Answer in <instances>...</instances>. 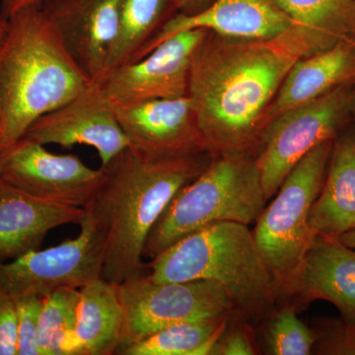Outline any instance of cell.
Masks as SVG:
<instances>
[{
    "label": "cell",
    "mask_w": 355,
    "mask_h": 355,
    "mask_svg": "<svg viewBox=\"0 0 355 355\" xmlns=\"http://www.w3.org/2000/svg\"><path fill=\"white\" fill-rule=\"evenodd\" d=\"M323 51L314 35L294 22L268 39L207 32L193 53L188 90L205 149L212 156L253 153L289 70Z\"/></svg>",
    "instance_id": "obj_1"
},
{
    "label": "cell",
    "mask_w": 355,
    "mask_h": 355,
    "mask_svg": "<svg viewBox=\"0 0 355 355\" xmlns=\"http://www.w3.org/2000/svg\"><path fill=\"white\" fill-rule=\"evenodd\" d=\"M209 155L155 156L128 146L101 165V182L80 224L100 248L103 279L121 284L147 275L144 251L151 229L178 191L205 169Z\"/></svg>",
    "instance_id": "obj_2"
},
{
    "label": "cell",
    "mask_w": 355,
    "mask_h": 355,
    "mask_svg": "<svg viewBox=\"0 0 355 355\" xmlns=\"http://www.w3.org/2000/svg\"><path fill=\"white\" fill-rule=\"evenodd\" d=\"M91 83L42 4L7 17L0 39V154L19 141L37 119L71 101Z\"/></svg>",
    "instance_id": "obj_3"
},
{
    "label": "cell",
    "mask_w": 355,
    "mask_h": 355,
    "mask_svg": "<svg viewBox=\"0 0 355 355\" xmlns=\"http://www.w3.org/2000/svg\"><path fill=\"white\" fill-rule=\"evenodd\" d=\"M158 284L205 279L226 292L235 314L245 320L266 315L282 291L247 224L222 221L187 235L146 263Z\"/></svg>",
    "instance_id": "obj_4"
},
{
    "label": "cell",
    "mask_w": 355,
    "mask_h": 355,
    "mask_svg": "<svg viewBox=\"0 0 355 355\" xmlns=\"http://www.w3.org/2000/svg\"><path fill=\"white\" fill-rule=\"evenodd\" d=\"M266 202L253 153L216 154L168 203L149 233L144 259L155 258L187 235L216 222L249 225Z\"/></svg>",
    "instance_id": "obj_5"
},
{
    "label": "cell",
    "mask_w": 355,
    "mask_h": 355,
    "mask_svg": "<svg viewBox=\"0 0 355 355\" xmlns=\"http://www.w3.org/2000/svg\"><path fill=\"white\" fill-rule=\"evenodd\" d=\"M334 140L322 142L299 161L257 219L254 241L282 292L317 236L309 212L323 187Z\"/></svg>",
    "instance_id": "obj_6"
},
{
    "label": "cell",
    "mask_w": 355,
    "mask_h": 355,
    "mask_svg": "<svg viewBox=\"0 0 355 355\" xmlns=\"http://www.w3.org/2000/svg\"><path fill=\"white\" fill-rule=\"evenodd\" d=\"M354 85L334 89L315 101L279 114L266 125L254 155L266 200L275 197L287 175L306 154L340 135L352 116Z\"/></svg>",
    "instance_id": "obj_7"
},
{
    "label": "cell",
    "mask_w": 355,
    "mask_h": 355,
    "mask_svg": "<svg viewBox=\"0 0 355 355\" xmlns=\"http://www.w3.org/2000/svg\"><path fill=\"white\" fill-rule=\"evenodd\" d=\"M118 291L123 324L116 350L171 324L234 314L227 292L210 280L158 284L146 275L118 284Z\"/></svg>",
    "instance_id": "obj_8"
},
{
    "label": "cell",
    "mask_w": 355,
    "mask_h": 355,
    "mask_svg": "<svg viewBox=\"0 0 355 355\" xmlns=\"http://www.w3.org/2000/svg\"><path fill=\"white\" fill-rule=\"evenodd\" d=\"M81 232L58 246L0 261V288L13 299L24 296L46 297L62 287L81 288L102 277V254L87 225Z\"/></svg>",
    "instance_id": "obj_9"
},
{
    "label": "cell",
    "mask_w": 355,
    "mask_h": 355,
    "mask_svg": "<svg viewBox=\"0 0 355 355\" xmlns=\"http://www.w3.org/2000/svg\"><path fill=\"white\" fill-rule=\"evenodd\" d=\"M103 169L72 154L57 155L42 144L21 139L0 154V179L36 197L83 207L95 193Z\"/></svg>",
    "instance_id": "obj_10"
},
{
    "label": "cell",
    "mask_w": 355,
    "mask_h": 355,
    "mask_svg": "<svg viewBox=\"0 0 355 355\" xmlns=\"http://www.w3.org/2000/svg\"><path fill=\"white\" fill-rule=\"evenodd\" d=\"M207 32L180 33L139 62L114 69L96 83L113 105L186 97L191 60Z\"/></svg>",
    "instance_id": "obj_11"
},
{
    "label": "cell",
    "mask_w": 355,
    "mask_h": 355,
    "mask_svg": "<svg viewBox=\"0 0 355 355\" xmlns=\"http://www.w3.org/2000/svg\"><path fill=\"white\" fill-rule=\"evenodd\" d=\"M22 139L65 148L91 146L97 150L102 165L130 146L114 105L96 83L64 106L37 119Z\"/></svg>",
    "instance_id": "obj_12"
},
{
    "label": "cell",
    "mask_w": 355,
    "mask_h": 355,
    "mask_svg": "<svg viewBox=\"0 0 355 355\" xmlns=\"http://www.w3.org/2000/svg\"><path fill=\"white\" fill-rule=\"evenodd\" d=\"M42 6L79 69L99 83L118 35L121 0H46Z\"/></svg>",
    "instance_id": "obj_13"
},
{
    "label": "cell",
    "mask_w": 355,
    "mask_h": 355,
    "mask_svg": "<svg viewBox=\"0 0 355 355\" xmlns=\"http://www.w3.org/2000/svg\"><path fill=\"white\" fill-rule=\"evenodd\" d=\"M130 146L155 156L202 153L205 144L189 96L114 105Z\"/></svg>",
    "instance_id": "obj_14"
},
{
    "label": "cell",
    "mask_w": 355,
    "mask_h": 355,
    "mask_svg": "<svg viewBox=\"0 0 355 355\" xmlns=\"http://www.w3.org/2000/svg\"><path fill=\"white\" fill-rule=\"evenodd\" d=\"M292 23L275 0H214L200 12L175 14L144 46L135 62L180 33L205 29L232 38L268 39L286 31Z\"/></svg>",
    "instance_id": "obj_15"
},
{
    "label": "cell",
    "mask_w": 355,
    "mask_h": 355,
    "mask_svg": "<svg viewBox=\"0 0 355 355\" xmlns=\"http://www.w3.org/2000/svg\"><path fill=\"white\" fill-rule=\"evenodd\" d=\"M304 302L326 300L355 324V250L336 237L317 235L284 293Z\"/></svg>",
    "instance_id": "obj_16"
},
{
    "label": "cell",
    "mask_w": 355,
    "mask_h": 355,
    "mask_svg": "<svg viewBox=\"0 0 355 355\" xmlns=\"http://www.w3.org/2000/svg\"><path fill=\"white\" fill-rule=\"evenodd\" d=\"M83 207L30 195L0 179V261L37 251L53 229L80 224Z\"/></svg>",
    "instance_id": "obj_17"
},
{
    "label": "cell",
    "mask_w": 355,
    "mask_h": 355,
    "mask_svg": "<svg viewBox=\"0 0 355 355\" xmlns=\"http://www.w3.org/2000/svg\"><path fill=\"white\" fill-rule=\"evenodd\" d=\"M347 84H355L354 39L297 60L266 111L263 128L279 114L315 101Z\"/></svg>",
    "instance_id": "obj_18"
},
{
    "label": "cell",
    "mask_w": 355,
    "mask_h": 355,
    "mask_svg": "<svg viewBox=\"0 0 355 355\" xmlns=\"http://www.w3.org/2000/svg\"><path fill=\"white\" fill-rule=\"evenodd\" d=\"M76 330L62 343V355H113L123 324L118 284L100 279L79 288Z\"/></svg>",
    "instance_id": "obj_19"
},
{
    "label": "cell",
    "mask_w": 355,
    "mask_h": 355,
    "mask_svg": "<svg viewBox=\"0 0 355 355\" xmlns=\"http://www.w3.org/2000/svg\"><path fill=\"white\" fill-rule=\"evenodd\" d=\"M315 234L338 237L355 227V132L334 140L330 162L319 196L309 212Z\"/></svg>",
    "instance_id": "obj_20"
},
{
    "label": "cell",
    "mask_w": 355,
    "mask_h": 355,
    "mask_svg": "<svg viewBox=\"0 0 355 355\" xmlns=\"http://www.w3.org/2000/svg\"><path fill=\"white\" fill-rule=\"evenodd\" d=\"M177 13L173 0H121L118 35L103 77L135 62L144 46Z\"/></svg>",
    "instance_id": "obj_21"
},
{
    "label": "cell",
    "mask_w": 355,
    "mask_h": 355,
    "mask_svg": "<svg viewBox=\"0 0 355 355\" xmlns=\"http://www.w3.org/2000/svg\"><path fill=\"white\" fill-rule=\"evenodd\" d=\"M230 317L205 318L171 324L121 347L116 354L210 355Z\"/></svg>",
    "instance_id": "obj_22"
},
{
    "label": "cell",
    "mask_w": 355,
    "mask_h": 355,
    "mask_svg": "<svg viewBox=\"0 0 355 355\" xmlns=\"http://www.w3.org/2000/svg\"><path fill=\"white\" fill-rule=\"evenodd\" d=\"M296 24L314 35L326 50L354 38V0H275Z\"/></svg>",
    "instance_id": "obj_23"
},
{
    "label": "cell",
    "mask_w": 355,
    "mask_h": 355,
    "mask_svg": "<svg viewBox=\"0 0 355 355\" xmlns=\"http://www.w3.org/2000/svg\"><path fill=\"white\" fill-rule=\"evenodd\" d=\"M79 296V288L62 287L44 298L39 323L40 355H62V343L76 330Z\"/></svg>",
    "instance_id": "obj_24"
},
{
    "label": "cell",
    "mask_w": 355,
    "mask_h": 355,
    "mask_svg": "<svg viewBox=\"0 0 355 355\" xmlns=\"http://www.w3.org/2000/svg\"><path fill=\"white\" fill-rule=\"evenodd\" d=\"M316 342V335L299 319L291 306L279 310L268 326V349L270 354H310Z\"/></svg>",
    "instance_id": "obj_25"
},
{
    "label": "cell",
    "mask_w": 355,
    "mask_h": 355,
    "mask_svg": "<svg viewBox=\"0 0 355 355\" xmlns=\"http://www.w3.org/2000/svg\"><path fill=\"white\" fill-rule=\"evenodd\" d=\"M17 315V355H40L38 333L43 297L14 299Z\"/></svg>",
    "instance_id": "obj_26"
},
{
    "label": "cell",
    "mask_w": 355,
    "mask_h": 355,
    "mask_svg": "<svg viewBox=\"0 0 355 355\" xmlns=\"http://www.w3.org/2000/svg\"><path fill=\"white\" fill-rule=\"evenodd\" d=\"M0 355H17L15 300L0 288Z\"/></svg>",
    "instance_id": "obj_27"
},
{
    "label": "cell",
    "mask_w": 355,
    "mask_h": 355,
    "mask_svg": "<svg viewBox=\"0 0 355 355\" xmlns=\"http://www.w3.org/2000/svg\"><path fill=\"white\" fill-rule=\"evenodd\" d=\"M324 354L355 355V324L334 322L319 343Z\"/></svg>",
    "instance_id": "obj_28"
},
{
    "label": "cell",
    "mask_w": 355,
    "mask_h": 355,
    "mask_svg": "<svg viewBox=\"0 0 355 355\" xmlns=\"http://www.w3.org/2000/svg\"><path fill=\"white\" fill-rule=\"evenodd\" d=\"M211 354L252 355L256 354V352L246 331L242 329H233L228 331L226 327Z\"/></svg>",
    "instance_id": "obj_29"
},
{
    "label": "cell",
    "mask_w": 355,
    "mask_h": 355,
    "mask_svg": "<svg viewBox=\"0 0 355 355\" xmlns=\"http://www.w3.org/2000/svg\"><path fill=\"white\" fill-rule=\"evenodd\" d=\"M46 0H0L1 4V11H0V17L6 19L13 13L17 12L20 9L31 6H38L43 4Z\"/></svg>",
    "instance_id": "obj_30"
},
{
    "label": "cell",
    "mask_w": 355,
    "mask_h": 355,
    "mask_svg": "<svg viewBox=\"0 0 355 355\" xmlns=\"http://www.w3.org/2000/svg\"><path fill=\"white\" fill-rule=\"evenodd\" d=\"M178 13L191 15L209 6L214 0H173Z\"/></svg>",
    "instance_id": "obj_31"
},
{
    "label": "cell",
    "mask_w": 355,
    "mask_h": 355,
    "mask_svg": "<svg viewBox=\"0 0 355 355\" xmlns=\"http://www.w3.org/2000/svg\"><path fill=\"white\" fill-rule=\"evenodd\" d=\"M336 238H338L343 244H345V246L355 250V227L349 229V231L343 233V234H340Z\"/></svg>",
    "instance_id": "obj_32"
},
{
    "label": "cell",
    "mask_w": 355,
    "mask_h": 355,
    "mask_svg": "<svg viewBox=\"0 0 355 355\" xmlns=\"http://www.w3.org/2000/svg\"><path fill=\"white\" fill-rule=\"evenodd\" d=\"M352 114L355 120V86L352 88Z\"/></svg>",
    "instance_id": "obj_33"
},
{
    "label": "cell",
    "mask_w": 355,
    "mask_h": 355,
    "mask_svg": "<svg viewBox=\"0 0 355 355\" xmlns=\"http://www.w3.org/2000/svg\"><path fill=\"white\" fill-rule=\"evenodd\" d=\"M6 19L0 17V39H1L2 35H3L4 30H6Z\"/></svg>",
    "instance_id": "obj_34"
},
{
    "label": "cell",
    "mask_w": 355,
    "mask_h": 355,
    "mask_svg": "<svg viewBox=\"0 0 355 355\" xmlns=\"http://www.w3.org/2000/svg\"><path fill=\"white\" fill-rule=\"evenodd\" d=\"M2 125V106L1 101H0V128H1Z\"/></svg>",
    "instance_id": "obj_35"
},
{
    "label": "cell",
    "mask_w": 355,
    "mask_h": 355,
    "mask_svg": "<svg viewBox=\"0 0 355 355\" xmlns=\"http://www.w3.org/2000/svg\"><path fill=\"white\" fill-rule=\"evenodd\" d=\"M352 39H354L355 41V31H354V38H352Z\"/></svg>",
    "instance_id": "obj_36"
},
{
    "label": "cell",
    "mask_w": 355,
    "mask_h": 355,
    "mask_svg": "<svg viewBox=\"0 0 355 355\" xmlns=\"http://www.w3.org/2000/svg\"><path fill=\"white\" fill-rule=\"evenodd\" d=\"M354 1H355V0H354Z\"/></svg>",
    "instance_id": "obj_37"
}]
</instances>
